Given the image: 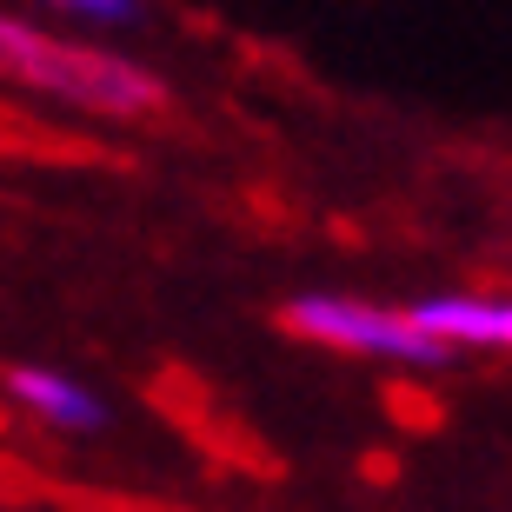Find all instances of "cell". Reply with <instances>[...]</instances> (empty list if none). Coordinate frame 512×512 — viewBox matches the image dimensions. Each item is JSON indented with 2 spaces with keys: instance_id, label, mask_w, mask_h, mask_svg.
Instances as JSON below:
<instances>
[{
  "instance_id": "1",
  "label": "cell",
  "mask_w": 512,
  "mask_h": 512,
  "mask_svg": "<svg viewBox=\"0 0 512 512\" xmlns=\"http://www.w3.org/2000/svg\"><path fill=\"white\" fill-rule=\"evenodd\" d=\"M0 80L100 120H153L167 107V80L147 74L140 60L114 54L107 40L54 34L27 14H0Z\"/></svg>"
},
{
  "instance_id": "2",
  "label": "cell",
  "mask_w": 512,
  "mask_h": 512,
  "mask_svg": "<svg viewBox=\"0 0 512 512\" xmlns=\"http://www.w3.org/2000/svg\"><path fill=\"white\" fill-rule=\"evenodd\" d=\"M280 326L306 346L346 353V360H380V366H413V373H439L446 353L413 333L406 306L386 300H360V293H293L280 313Z\"/></svg>"
},
{
  "instance_id": "3",
  "label": "cell",
  "mask_w": 512,
  "mask_h": 512,
  "mask_svg": "<svg viewBox=\"0 0 512 512\" xmlns=\"http://www.w3.org/2000/svg\"><path fill=\"white\" fill-rule=\"evenodd\" d=\"M406 320L446 366L459 353H506L512 346V300L493 286H439L426 300H406Z\"/></svg>"
},
{
  "instance_id": "4",
  "label": "cell",
  "mask_w": 512,
  "mask_h": 512,
  "mask_svg": "<svg viewBox=\"0 0 512 512\" xmlns=\"http://www.w3.org/2000/svg\"><path fill=\"white\" fill-rule=\"evenodd\" d=\"M0 386H7V399H14L34 426H47V433H60V439H100L114 426V406L80 380V373H67V366L20 360V366L0 373Z\"/></svg>"
},
{
  "instance_id": "5",
  "label": "cell",
  "mask_w": 512,
  "mask_h": 512,
  "mask_svg": "<svg viewBox=\"0 0 512 512\" xmlns=\"http://www.w3.org/2000/svg\"><path fill=\"white\" fill-rule=\"evenodd\" d=\"M34 7H47L60 27H74V40H87V34H127V27L147 20V0H34Z\"/></svg>"
}]
</instances>
